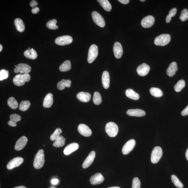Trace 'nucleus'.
Masks as SVG:
<instances>
[{
	"instance_id": "21",
	"label": "nucleus",
	"mask_w": 188,
	"mask_h": 188,
	"mask_svg": "<svg viewBox=\"0 0 188 188\" xmlns=\"http://www.w3.org/2000/svg\"><path fill=\"white\" fill-rule=\"evenodd\" d=\"M102 82L105 89H108L109 88L110 85V76L109 72L107 71H105L103 72Z\"/></svg>"
},
{
	"instance_id": "51",
	"label": "nucleus",
	"mask_w": 188,
	"mask_h": 188,
	"mask_svg": "<svg viewBox=\"0 0 188 188\" xmlns=\"http://www.w3.org/2000/svg\"><path fill=\"white\" fill-rule=\"evenodd\" d=\"M58 180L56 179H52L51 181V183L53 185L56 184L58 183Z\"/></svg>"
},
{
	"instance_id": "19",
	"label": "nucleus",
	"mask_w": 188,
	"mask_h": 188,
	"mask_svg": "<svg viewBox=\"0 0 188 188\" xmlns=\"http://www.w3.org/2000/svg\"><path fill=\"white\" fill-rule=\"evenodd\" d=\"M128 116H131L142 117L145 116V112L140 109H130L127 112Z\"/></svg>"
},
{
	"instance_id": "15",
	"label": "nucleus",
	"mask_w": 188,
	"mask_h": 188,
	"mask_svg": "<svg viewBox=\"0 0 188 188\" xmlns=\"http://www.w3.org/2000/svg\"><path fill=\"white\" fill-rule=\"evenodd\" d=\"M95 156V152L94 151H91L83 163V168H86L89 167L94 161Z\"/></svg>"
},
{
	"instance_id": "52",
	"label": "nucleus",
	"mask_w": 188,
	"mask_h": 188,
	"mask_svg": "<svg viewBox=\"0 0 188 188\" xmlns=\"http://www.w3.org/2000/svg\"><path fill=\"white\" fill-rule=\"evenodd\" d=\"M186 157L188 161V148L186 152Z\"/></svg>"
},
{
	"instance_id": "11",
	"label": "nucleus",
	"mask_w": 188,
	"mask_h": 188,
	"mask_svg": "<svg viewBox=\"0 0 188 188\" xmlns=\"http://www.w3.org/2000/svg\"><path fill=\"white\" fill-rule=\"evenodd\" d=\"M24 161L22 157H15L11 161H10L8 163L7 165V168L9 170H11L19 166L23 163Z\"/></svg>"
},
{
	"instance_id": "22",
	"label": "nucleus",
	"mask_w": 188,
	"mask_h": 188,
	"mask_svg": "<svg viewBox=\"0 0 188 188\" xmlns=\"http://www.w3.org/2000/svg\"><path fill=\"white\" fill-rule=\"evenodd\" d=\"M76 97L80 102H87L90 100L91 95L88 92H81L77 95Z\"/></svg>"
},
{
	"instance_id": "32",
	"label": "nucleus",
	"mask_w": 188,
	"mask_h": 188,
	"mask_svg": "<svg viewBox=\"0 0 188 188\" xmlns=\"http://www.w3.org/2000/svg\"><path fill=\"white\" fill-rule=\"evenodd\" d=\"M150 92L151 95L156 97H160L163 95L162 91L158 88H151L150 89Z\"/></svg>"
},
{
	"instance_id": "5",
	"label": "nucleus",
	"mask_w": 188,
	"mask_h": 188,
	"mask_svg": "<svg viewBox=\"0 0 188 188\" xmlns=\"http://www.w3.org/2000/svg\"><path fill=\"white\" fill-rule=\"evenodd\" d=\"M163 154L162 149L159 146L154 147L151 152V161L153 163H157L158 162Z\"/></svg>"
},
{
	"instance_id": "3",
	"label": "nucleus",
	"mask_w": 188,
	"mask_h": 188,
	"mask_svg": "<svg viewBox=\"0 0 188 188\" xmlns=\"http://www.w3.org/2000/svg\"><path fill=\"white\" fill-rule=\"evenodd\" d=\"M106 132L111 137H116L118 133L119 128L118 125L114 122H109L107 123L105 127Z\"/></svg>"
},
{
	"instance_id": "27",
	"label": "nucleus",
	"mask_w": 188,
	"mask_h": 188,
	"mask_svg": "<svg viewBox=\"0 0 188 188\" xmlns=\"http://www.w3.org/2000/svg\"><path fill=\"white\" fill-rule=\"evenodd\" d=\"M125 94L128 98L134 100H137L139 98V94L132 89H129L125 91Z\"/></svg>"
},
{
	"instance_id": "29",
	"label": "nucleus",
	"mask_w": 188,
	"mask_h": 188,
	"mask_svg": "<svg viewBox=\"0 0 188 188\" xmlns=\"http://www.w3.org/2000/svg\"><path fill=\"white\" fill-rule=\"evenodd\" d=\"M97 1L105 11L110 12L112 10V6L108 0H98Z\"/></svg>"
},
{
	"instance_id": "48",
	"label": "nucleus",
	"mask_w": 188,
	"mask_h": 188,
	"mask_svg": "<svg viewBox=\"0 0 188 188\" xmlns=\"http://www.w3.org/2000/svg\"><path fill=\"white\" fill-rule=\"evenodd\" d=\"M8 124L9 125V126L15 127L17 126V123L14 122L12 121L11 120L9 121V122H8Z\"/></svg>"
},
{
	"instance_id": "6",
	"label": "nucleus",
	"mask_w": 188,
	"mask_h": 188,
	"mask_svg": "<svg viewBox=\"0 0 188 188\" xmlns=\"http://www.w3.org/2000/svg\"><path fill=\"white\" fill-rule=\"evenodd\" d=\"M98 54V48L95 44L91 45L89 49L88 61L89 63H92L97 57Z\"/></svg>"
},
{
	"instance_id": "38",
	"label": "nucleus",
	"mask_w": 188,
	"mask_h": 188,
	"mask_svg": "<svg viewBox=\"0 0 188 188\" xmlns=\"http://www.w3.org/2000/svg\"><path fill=\"white\" fill-rule=\"evenodd\" d=\"M57 23V21L56 19H53L48 21L47 24L46 26L48 29L52 30H56L58 28V26L56 25Z\"/></svg>"
},
{
	"instance_id": "37",
	"label": "nucleus",
	"mask_w": 188,
	"mask_h": 188,
	"mask_svg": "<svg viewBox=\"0 0 188 188\" xmlns=\"http://www.w3.org/2000/svg\"><path fill=\"white\" fill-rule=\"evenodd\" d=\"M93 101L94 104L96 105H100L102 103V97L99 93L98 92H95L94 93Z\"/></svg>"
},
{
	"instance_id": "40",
	"label": "nucleus",
	"mask_w": 188,
	"mask_h": 188,
	"mask_svg": "<svg viewBox=\"0 0 188 188\" xmlns=\"http://www.w3.org/2000/svg\"><path fill=\"white\" fill-rule=\"evenodd\" d=\"M179 18L181 21L184 22L187 21L188 19V10L186 9L183 10L181 12Z\"/></svg>"
},
{
	"instance_id": "24",
	"label": "nucleus",
	"mask_w": 188,
	"mask_h": 188,
	"mask_svg": "<svg viewBox=\"0 0 188 188\" xmlns=\"http://www.w3.org/2000/svg\"><path fill=\"white\" fill-rule=\"evenodd\" d=\"M178 70L177 65L176 62H172L167 70V75L170 77H173L175 75Z\"/></svg>"
},
{
	"instance_id": "35",
	"label": "nucleus",
	"mask_w": 188,
	"mask_h": 188,
	"mask_svg": "<svg viewBox=\"0 0 188 188\" xmlns=\"http://www.w3.org/2000/svg\"><path fill=\"white\" fill-rule=\"evenodd\" d=\"M185 81L181 80L178 82L174 86V89L176 92H179L185 87Z\"/></svg>"
},
{
	"instance_id": "26",
	"label": "nucleus",
	"mask_w": 188,
	"mask_h": 188,
	"mask_svg": "<svg viewBox=\"0 0 188 188\" xmlns=\"http://www.w3.org/2000/svg\"><path fill=\"white\" fill-rule=\"evenodd\" d=\"M72 81L69 80L62 79L58 83L57 88L59 90H61L64 89L66 87L70 88Z\"/></svg>"
},
{
	"instance_id": "34",
	"label": "nucleus",
	"mask_w": 188,
	"mask_h": 188,
	"mask_svg": "<svg viewBox=\"0 0 188 188\" xmlns=\"http://www.w3.org/2000/svg\"><path fill=\"white\" fill-rule=\"evenodd\" d=\"M30 106V103L29 101H22L19 105V109L20 110L25 112L27 110Z\"/></svg>"
},
{
	"instance_id": "36",
	"label": "nucleus",
	"mask_w": 188,
	"mask_h": 188,
	"mask_svg": "<svg viewBox=\"0 0 188 188\" xmlns=\"http://www.w3.org/2000/svg\"><path fill=\"white\" fill-rule=\"evenodd\" d=\"M172 181L174 184L178 188H183V185L181 182L180 181L178 177L175 175H172L171 176Z\"/></svg>"
},
{
	"instance_id": "55",
	"label": "nucleus",
	"mask_w": 188,
	"mask_h": 188,
	"mask_svg": "<svg viewBox=\"0 0 188 188\" xmlns=\"http://www.w3.org/2000/svg\"><path fill=\"white\" fill-rule=\"evenodd\" d=\"M108 188H120L118 187H109Z\"/></svg>"
},
{
	"instance_id": "43",
	"label": "nucleus",
	"mask_w": 188,
	"mask_h": 188,
	"mask_svg": "<svg viewBox=\"0 0 188 188\" xmlns=\"http://www.w3.org/2000/svg\"><path fill=\"white\" fill-rule=\"evenodd\" d=\"M140 180L138 178H134L132 181V188H140Z\"/></svg>"
},
{
	"instance_id": "14",
	"label": "nucleus",
	"mask_w": 188,
	"mask_h": 188,
	"mask_svg": "<svg viewBox=\"0 0 188 188\" xmlns=\"http://www.w3.org/2000/svg\"><path fill=\"white\" fill-rule=\"evenodd\" d=\"M150 69V67L148 64L143 63L138 67L137 71L139 76H144L148 74Z\"/></svg>"
},
{
	"instance_id": "39",
	"label": "nucleus",
	"mask_w": 188,
	"mask_h": 188,
	"mask_svg": "<svg viewBox=\"0 0 188 188\" xmlns=\"http://www.w3.org/2000/svg\"><path fill=\"white\" fill-rule=\"evenodd\" d=\"M62 132V131L61 129L60 128L56 129L54 132L50 136V140L55 141L60 136Z\"/></svg>"
},
{
	"instance_id": "42",
	"label": "nucleus",
	"mask_w": 188,
	"mask_h": 188,
	"mask_svg": "<svg viewBox=\"0 0 188 188\" xmlns=\"http://www.w3.org/2000/svg\"><path fill=\"white\" fill-rule=\"evenodd\" d=\"M10 120L17 123L21 120V117L19 115L14 114L10 115Z\"/></svg>"
},
{
	"instance_id": "18",
	"label": "nucleus",
	"mask_w": 188,
	"mask_h": 188,
	"mask_svg": "<svg viewBox=\"0 0 188 188\" xmlns=\"http://www.w3.org/2000/svg\"><path fill=\"white\" fill-rule=\"evenodd\" d=\"M28 139L26 137L23 136L20 138L16 142L15 149L17 151H20L23 149L27 144Z\"/></svg>"
},
{
	"instance_id": "28",
	"label": "nucleus",
	"mask_w": 188,
	"mask_h": 188,
	"mask_svg": "<svg viewBox=\"0 0 188 188\" xmlns=\"http://www.w3.org/2000/svg\"><path fill=\"white\" fill-rule=\"evenodd\" d=\"M15 24L17 30L20 32H23L25 29V26L23 22L20 18H17L15 20Z\"/></svg>"
},
{
	"instance_id": "2",
	"label": "nucleus",
	"mask_w": 188,
	"mask_h": 188,
	"mask_svg": "<svg viewBox=\"0 0 188 188\" xmlns=\"http://www.w3.org/2000/svg\"><path fill=\"white\" fill-rule=\"evenodd\" d=\"M45 162L44 154L43 149H40L36 154L34 162V166L36 169L42 168Z\"/></svg>"
},
{
	"instance_id": "56",
	"label": "nucleus",
	"mask_w": 188,
	"mask_h": 188,
	"mask_svg": "<svg viewBox=\"0 0 188 188\" xmlns=\"http://www.w3.org/2000/svg\"><path fill=\"white\" fill-rule=\"evenodd\" d=\"M145 1V0H140V1Z\"/></svg>"
},
{
	"instance_id": "54",
	"label": "nucleus",
	"mask_w": 188,
	"mask_h": 188,
	"mask_svg": "<svg viewBox=\"0 0 188 188\" xmlns=\"http://www.w3.org/2000/svg\"><path fill=\"white\" fill-rule=\"evenodd\" d=\"M3 49V46H2L1 44L0 45V52H1L2 50Z\"/></svg>"
},
{
	"instance_id": "47",
	"label": "nucleus",
	"mask_w": 188,
	"mask_h": 188,
	"mask_svg": "<svg viewBox=\"0 0 188 188\" xmlns=\"http://www.w3.org/2000/svg\"><path fill=\"white\" fill-rule=\"evenodd\" d=\"M37 5L38 3L37 1H34V0L32 1L30 3V6H31V7H35L37 6Z\"/></svg>"
},
{
	"instance_id": "20",
	"label": "nucleus",
	"mask_w": 188,
	"mask_h": 188,
	"mask_svg": "<svg viewBox=\"0 0 188 188\" xmlns=\"http://www.w3.org/2000/svg\"><path fill=\"white\" fill-rule=\"evenodd\" d=\"M79 147V145L77 143H72L68 145L64 148V153L66 155H68L74 151L77 150Z\"/></svg>"
},
{
	"instance_id": "50",
	"label": "nucleus",
	"mask_w": 188,
	"mask_h": 188,
	"mask_svg": "<svg viewBox=\"0 0 188 188\" xmlns=\"http://www.w3.org/2000/svg\"><path fill=\"white\" fill-rule=\"evenodd\" d=\"M171 20V17L169 15L167 16L166 18V22L167 23H169L170 22Z\"/></svg>"
},
{
	"instance_id": "44",
	"label": "nucleus",
	"mask_w": 188,
	"mask_h": 188,
	"mask_svg": "<svg viewBox=\"0 0 188 188\" xmlns=\"http://www.w3.org/2000/svg\"><path fill=\"white\" fill-rule=\"evenodd\" d=\"M177 12V9L176 8H173L171 9L169 12V15L171 17H174L176 14Z\"/></svg>"
},
{
	"instance_id": "9",
	"label": "nucleus",
	"mask_w": 188,
	"mask_h": 188,
	"mask_svg": "<svg viewBox=\"0 0 188 188\" xmlns=\"http://www.w3.org/2000/svg\"><path fill=\"white\" fill-rule=\"evenodd\" d=\"M31 67L27 64H20L14 70L15 73L20 72V74L29 73L31 71Z\"/></svg>"
},
{
	"instance_id": "12",
	"label": "nucleus",
	"mask_w": 188,
	"mask_h": 188,
	"mask_svg": "<svg viewBox=\"0 0 188 188\" xmlns=\"http://www.w3.org/2000/svg\"><path fill=\"white\" fill-rule=\"evenodd\" d=\"M78 130L80 134L84 137H89L92 135L91 129L87 125L84 124H81L78 125Z\"/></svg>"
},
{
	"instance_id": "53",
	"label": "nucleus",
	"mask_w": 188,
	"mask_h": 188,
	"mask_svg": "<svg viewBox=\"0 0 188 188\" xmlns=\"http://www.w3.org/2000/svg\"><path fill=\"white\" fill-rule=\"evenodd\" d=\"M14 188H26L25 187H24V186H19V187H16Z\"/></svg>"
},
{
	"instance_id": "7",
	"label": "nucleus",
	"mask_w": 188,
	"mask_h": 188,
	"mask_svg": "<svg viewBox=\"0 0 188 188\" xmlns=\"http://www.w3.org/2000/svg\"><path fill=\"white\" fill-rule=\"evenodd\" d=\"M92 17L93 21L97 25L101 27H104L105 26V22L104 18L97 12H93Z\"/></svg>"
},
{
	"instance_id": "13",
	"label": "nucleus",
	"mask_w": 188,
	"mask_h": 188,
	"mask_svg": "<svg viewBox=\"0 0 188 188\" xmlns=\"http://www.w3.org/2000/svg\"><path fill=\"white\" fill-rule=\"evenodd\" d=\"M155 22V18L152 16L148 15L143 18L141 21V25L144 28H149L151 27Z\"/></svg>"
},
{
	"instance_id": "4",
	"label": "nucleus",
	"mask_w": 188,
	"mask_h": 188,
	"mask_svg": "<svg viewBox=\"0 0 188 188\" xmlns=\"http://www.w3.org/2000/svg\"><path fill=\"white\" fill-rule=\"evenodd\" d=\"M170 40V36L169 34H162L155 38L154 44L157 46H164L169 43Z\"/></svg>"
},
{
	"instance_id": "8",
	"label": "nucleus",
	"mask_w": 188,
	"mask_h": 188,
	"mask_svg": "<svg viewBox=\"0 0 188 188\" xmlns=\"http://www.w3.org/2000/svg\"><path fill=\"white\" fill-rule=\"evenodd\" d=\"M72 40L71 36L66 35L57 37L56 39L55 42L58 45L64 46L71 43Z\"/></svg>"
},
{
	"instance_id": "57",
	"label": "nucleus",
	"mask_w": 188,
	"mask_h": 188,
	"mask_svg": "<svg viewBox=\"0 0 188 188\" xmlns=\"http://www.w3.org/2000/svg\"></svg>"
},
{
	"instance_id": "31",
	"label": "nucleus",
	"mask_w": 188,
	"mask_h": 188,
	"mask_svg": "<svg viewBox=\"0 0 188 188\" xmlns=\"http://www.w3.org/2000/svg\"><path fill=\"white\" fill-rule=\"evenodd\" d=\"M66 139L62 135H60L57 139L54 141L53 143L54 147H61L65 144Z\"/></svg>"
},
{
	"instance_id": "16",
	"label": "nucleus",
	"mask_w": 188,
	"mask_h": 188,
	"mask_svg": "<svg viewBox=\"0 0 188 188\" xmlns=\"http://www.w3.org/2000/svg\"><path fill=\"white\" fill-rule=\"evenodd\" d=\"M104 180V178L100 173H96L93 175L90 180V182L92 185L99 184L103 182Z\"/></svg>"
},
{
	"instance_id": "10",
	"label": "nucleus",
	"mask_w": 188,
	"mask_h": 188,
	"mask_svg": "<svg viewBox=\"0 0 188 188\" xmlns=\"http://www.w3.org/2000/svg\"><path fill=\"white\" fill-rule=\"evenodd\" d=\"M135 141L134 139H131L127 141L123 146L122 151L123 154L127 155L130 153L134 148L135 145Z\"/></svg>"
},
{
	"instance_id": "30",
	"label": "nucleus",
	"mask_w": 188,
	"mask_h": 188,
	"mask_svg": "<svg viewBox=\"0 0 188 188\" xmlns=\"http://www.w3.org/2000/svg\"><path fill=\"white\" fill-rule=\"evenodd\" d=\"M71 69V64L69 60H66L61 65L59 70L61 72H65L69 71Z\"/></svg>"
},
{
	"instance_id": "25",
	"label": "nucleus",
	"mask_w": 188,
	"mask_h": 188,
	"mask_svg": "<svg viewBox=\"0 0 188 188\" xmlns=\"http://www.w3.org/2000/svg\"><path fill=\"white\" fill-rule=\"evenodd\" d=\"M24 55L26 58L32 60L35 59L37 57V54L36 50L33 48L30 49V48L24 52Z\"/></svg>"
},
{
	"instance_id": "23",
	"label": "nucleus",
	"mask_w": 188,
	"mask_h": 188,
	"mask_svg": "<svg viewBox=\"0 0 188 188\" xmlns=\"http://www.w3.org/2000/svg\"><path fill=\"white\" fill-rule=\"evenodd\" d=\"M53 94L51 93H49L46 95L44 99L43 102V106L45 108H50L53 104Z\"/></svg>"
},
{
	"instance_id": "17",
	"label": "nucleus",
	"mask_w": 188,
	"mask_h": 188,
	"mask_svg": "<svg viewBox=\"0 0 188 188\" xmlns=\"http://www.w3.org/2000/svg\"><path fill=\"white\" fill-rule=\"evenodd\" d=\"M113 52L115 57L117 59H120L122 56L123 53V48L120 43L116 42L113 46Z\"/></svg>"
},
{
	"instance_id": "49",
	"label": "nucleus",
	"mask_w": 188,
	"mask_h": 188,
	"mask_svg": "<svg viewBox=\"0 0 188 188\" xmlns=\"http://www.w3.org/2000/svg\"><path fill=\"white\" fill-rule=\"evenodd\" d=\"M124 4H127L129 3L130 1L129 0H119L118 1Z\"/></svg>"
},
{
	"instance_id": "45",
	"label": "nucleus",
	"mask_w": 188,
	"mask_h": 188,
	"mask_svg": "<svg viewBox=\"0 0 188 188\" xmlns=\"http://www.w3.org/2000/svg\"><path fill=\"white\" fill-rule=\"evenodd\" d=\"M181 114L183 116H185L188 115V105L182 111Z\"/></svg>"
},
{
	"instance_id": "1",
	"label": "nucleus",
	"mask_w": 188,
	"mask_h": 188,
	"mask_svg": "<svg viewBox=\"0 0 188 188\" xmlns=\"http://www.w3.org/2000/svg\"><path fill=\"white\" fill-rule=\"evenodd\" d=\"M30 78V76L28 73L20 74L15 77L13 79V82L14 84L16 86H23L26 82L29 81Z\"/></svg>"
},
{
	"instance_id": "33",
	"label": "nucleus",
	"mask_w": 188,
	"mask_h": 188,
	"mask_svg": "<svg viewBox=\"0 0 188 188\" xmlns=\"http://www.w3.org/2000/svg\"><path fill=\"white\" fill-rule=\"evenodd\" d=\"M7 104L10 108L15 110L18 107V103L15 98L13 97H10L7 101Z\"/></svg>"
},
{
	"instance_id": "46",
	"label": "nucleus",
	"mask_w": 188,
	"mask_h": 188,
	"mask_svg": "<svg viewBox=\"0 0 188 188\" xmlns=\"http://www.w3.org/2000/svg\"><path fill=\"white\" fill-rule=\"evenodd\" d=\"M40 10L38 7H35L33 8L32 9L31 11L32 13L34 14H36L39 12Z\"/></svg>"
},
{
	"instance_id": "41",
	"label": "nucleus",
	"mask_w": 188,
	"mask_h": 188,
	"mask_svg": "<svg viewBox=\"0 0 188 188\" xmlns=\"http://www.w3.org/2000/svg\"><path fill=\"white\" fill-rule=\"evenodd\" d=\"M9 72L8 71L5 69H2L0 71V80H3L6 79L8 78Z\"/></svg>"
}]
</instances>
